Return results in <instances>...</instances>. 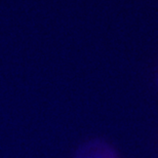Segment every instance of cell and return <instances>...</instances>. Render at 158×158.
I'll list each match as a JSON object with an SVG mask.
<instances>
[]
</instances>
